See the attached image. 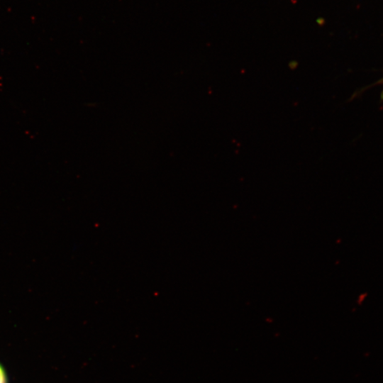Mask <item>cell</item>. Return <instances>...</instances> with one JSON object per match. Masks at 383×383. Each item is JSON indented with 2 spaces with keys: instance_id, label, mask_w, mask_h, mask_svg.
<instances>
[{
  "instance_id": "6da1fadb",
  "label": "cell",
  "mask_w": 383,
  "mask_h": 383,
  "mask_svg": "<svg viewBox=\"0 0 383 383\" xmlns=\"http://www.w3.org/2000/svg\"><path fill=\"white\" fill-rule=\"evenodd\" d=\"M379 83H380L381 84H383V79H382L379 81ZM382 99H383V91H382Z\"/></svg>"
}]
</instances>
